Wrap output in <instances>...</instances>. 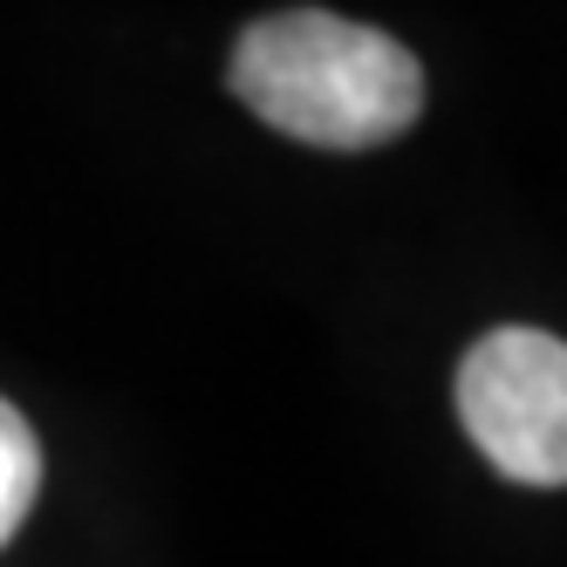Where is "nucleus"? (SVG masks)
Listing matches in <instances>:
<instances>
[{"label": "nucleus", "mask_w": 567, "mask_h": 567, "mask_svg": "<svg viewBox=\"0 0 567 567\" xmlns=\"http://www.w3.org/2000/svg\"><path fill=\"white\" fill-rule=\"evenodd\" d=\"M233 96L295 144L370 151L417 124L424 69L383 28L295 8L254 21L233 42Z\"/></svg>", "instance_id": "f257e3e1"}, {"label": "nucleus", "mask_w": 567, "mask_h": 567, "mask_svg": "<svg viewBox=\"0 0 567 567\" xmlns=\"http://www.w3.org/2000/svg\"><path fill=\"white\" fill-rule=\"evenodd\" d=\"M458 424L513 485L567 478V349L547 329H493L458 362Z\"/></svg>", "instance_id": "f03ea898"}, {"label": "nucleus", "mask_w": 567, "mask_h": 567, "mask_svg": "<svg viewBox=\"0 0 567 567\" xmlns=\"http://www.w3.org/2000/svg\"><path fill=\"white\" fill-rule=\"evenodd\" d=\"M34 499H42V437L0 396V547L28 526Z\"/></svg>", "instance_id": "7ed1b4c3"}]
</instances>
